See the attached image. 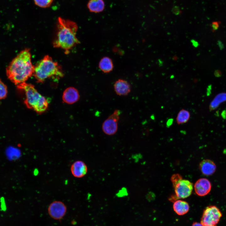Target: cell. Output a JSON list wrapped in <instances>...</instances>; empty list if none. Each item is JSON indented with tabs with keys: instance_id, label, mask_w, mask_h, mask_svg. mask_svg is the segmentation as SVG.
<instances>
[{
	"instance_id": "3957f363",
	"label": "cell",
	"mask_w": 226,
	"mask_h": 226,
	"mask_svg": "<svg viewBox=\"0 0 226 226\" xmlns=\"http://www.w3.org/2000/svg\"><path fill=\"white\" fill-rule=\"evenodd\" d=\"M33 75L38 82H42L51 78H62L64 74L58 64L46 55L34 66Z\"/></svg>"
},
{
	"instance_id": "8992f818",
	"label": "cell",
	"mask_w": 226,
	"mask_h": 226,
	"mask_svg": "<svg viewBox=\"0 0 226 226\" xmlns=\"http://www.w3.org/2000/svg\"><path fill=\"white\" fill-rule=\"evenodd\" d=\"M120 114L119 110H116L104 121L102 128L103 132L106 134L112 135L116 133Z\"/></svg>"
},
{
	"instance_id": "4fadbf2b",
	"label": "cell",
	"mask_w": 226,
	"mask_h": 226,
	"mask_svg": "<svg viewBox=\"0 0 226 226\" xmlns=\"http://www.w3.org/2000/svg\"><path fill=\"white\" fill-rule=\"evenodd\" d=\"M79 98V95L78 90L73 87L67 88L63 94V100L68 104H73L77 101Z\"/></svg>"
},
{
	"instance_id": "2e32d148",
	"label": "cell",
	"mask_w": 226,
	"mask_h": 226,
	"mask_svg": "<svg viewBox=\"0 0 226 226\" xmlns=\"http://www.w3.org/2000/svg\"><path fill=\"white\" fill-rule=\"evenodd\" d=\"M99 67L102 72L105 73L110 72L113 69V65L111 60L108 57L102 58L99 63Z\"/></svg>"
},
{
	"instance_id": "7a4b0ae2",
	"label": "cell",
	"mask_w": 226,
	"mask_h": 226,
	"mask_svg": "<svg viewBox=\"0 0 226 226\" xmlns=\"http://www.w3.org/2000/svg\"><path fill=\"white\" fill-rule=\"evenodd\" d=\"M57 31L53 43L55 48H61L68 53L69 51L79 43L76 37L78 29L75 22L59 17L57 22Z\"/></svg>"
},
{
	"instance_id": "e0dca14e",
	"label": "cell",
	"mask_w": 226,
	"mask_h": 226,
	"mask_svg": "<svg viewBox=\"0 0 226 226\" xmlns=\"http://www.w3.org/2000/svg\"><path fill=\"white\" fill-rule=\"evenodd\" d=\"M226 101V93H221L216 95L211 102L209 109L210 110H213L217 109L220 104Z\"/></svg>"
},
{
	"instance_id": "30bf717a",
	"label": "cell",
	"mask_w": 226,
	"mask_h": 226,
	"mask_svg": "<svg viewBox=\"0 0 226 226\" xmlns=\"http://www.w3.org/2000/svg\"><path fill=\"white\" fill-rule=\"evenodd\" d=\"M70 170L73 176L77 178H81L87 174L88 167L83 161L77 160L72 164Z\"/></svg>"
},
{
	"instance_id": "484cf974",
	"label": "cell",
	"mask_w": 226,
	"mask_h": 226,
	"mask_svg": "<svg viewBox=\"0 0 226 226\" xmlns=\"http://www.w3.org/2000/svg\"><path fill=\"white\" fill-rule=\"evenodd\" d=\"M158 62L159 63V66H161L163 64V62L161 60H158Z\"/></svg>"
},
{
	"instance_id": "8fae6325",
	"label": "cell",
	"mask_w": 226,
	"mask_h": 226,
	"mask_svg": "<svg viewBox=\"0 0 226 226\" xmlns=\"http://www.w3.org/2000/svg\"><path fill=\"white\" fill-rule=\"evenodd\" d=\"M114 89L116 94L119 96L126 95L131 90L129 83L126 81L122 79H119L115 82Z\"/></svg>"
},
{
	"instance_id": "5bb4252c",
	"label": "cell",
	"mask_w": 226,
	"mask_h": 226,
	"mask_svg": "<svg viewBox=\"0 0 226 226\" xmlns=\"http://www.w3.org/2000/svg\"><path fill=\"white\" fill-rule=\"evenodd\" d=\"M87 6L90 12L99 13L104 10L105 4L103 0H89Z\"/></svg>"
},
{
	"instance_id": "d6986e66",
	"label": "cell",
	"mask_w": 226,
	"mask_h": 226,
	"mask_svg": "<svg viewBox=\"0 0 226 226\" xmlns=\"http://www.w3.org/2000/svg\"><path fill=\"white\" fill-rule=\"evenodd\" d=\"M53 1L54 0H34V3L36 5L42 8L49 7Z\"/></svg>"
},
{
	"instance_id": "44dd1931",
	"label": "cell",
	"mask_w": 226,
	"mask_h": 226,
	"mask_svg": "<svg viewBox=\"0 0 226 226\" xmlns=\"http://www.w3.org/2000/svg\"><path fill=\"white\" fill-rule=\"evenodd\" d=\"M182 177L181 175L178 174H175L171 177V181L173 185L177 183L180 180L182 179Z\"/></svg>"
},
{
	"instance_id": "6da1fadb",
	"label": "cell",
	"mask_w": 226,
	"mask_h": 226,
	"mask_svg": "<svg viewBox=\"0 0 226 226\" xmlns=\"http://www.w3.org/2000/svg\"><path fill=\"white\" fill-rule=\"evenodd\" d=\"M34 66L32 63L29 49L21 51L6 68L8 78L17 86L24 83L33 75Z\"/></svg>"
},
{
	"instance_id": "7402d4cb",
	"label": "cell",
	"mask_w": 226,
	"mask_h": 226,
	"mask_svg": "<svg viewBox=\"0 0 226 226\" xmlns=\"http://www.w3.org/2000/svg\"><path fill=\"white\" fill-rule=\"evenodd\" d=\"M191 43L192 45L195 47H196L198 46V42L195 40L194 39H192L191 40Z\"/></svg>"
},
{
	"instance_id": "7c38bea8",
	"label": "cell",
	"mask_w": 226,
	"mask_h": 226,
	"mask_svg": "<svg viewBox=\"0 0 226 226\" xmlns=\"http://www.w3.org/2000/svg\"><path fill=\"white\" fill-rule=\"evenodd\" d=\"M199 168L203 174L206 176H210L215 172L216 167L214 163L212 160L206 159L201 162Z\"/></svg>"
},
{
	"instance_id": "603a6c76",
	"label": "cell",
	"mask_w": 226,
	"mask_h": 226,
	"mask_svg": "<svg viewBox=\"0 0 226 226\" xmlns=\"http://www.w3.org/2000/svg\"><path fill=\"white\" fill-rule=\"evenodd\" d=\"M212 27L214 29H217L218 27V24L217 22H214L212 24Z\"/></svg>"
},
{
	"instance_id": "9a60e30c",
	"label": "cell",
	"mask_w": 226,
	"mask_h": 226,
	"mask_svg": "<svg viewBox=\"0 0 226 226\" xmlns=\"http://www.w3.org/2000/svg\"><path fill=\"white\" fill-rule=\"evenodd\" d=\"M173 207L174 211L179 215L186 214L189 209L188 203L186 201L181 200L175 201L174 202Z\"/></svg>"
},
{
	"instance_id": "52a82bcc",
	"label": "cell",
	"mask_w": 226,
	"mask_h": 226,
	"mask_svg": "<svg viewBox=\"0 0 226 226\" xmlns=\"http://www.w3.org/2000/svg\"><path fill=\"white\" fill-rule=\"evenodd\" d=\"M176 198H185L189 196L193 190V184L189 180L182 179L173 185Z\"/></svg>"
},
{
	"instance_id": "ba28073f",
	"label": "cell",
	"mask_w": 226,
	"mask_h": 226,
	"mask_svg": "<svg viewBox=\"0 0 226 226\" xmlns=\"http://www.w3.org/2000/svg\"><path fill=\"white\" fill-rule=\"evenodd\" d=\"M67 210L65 205L62 202L55 201L50 205L48 212L50 216L55 219H60L65 215Z\"/></svg>"
},
{
	"instance_id": "ffe728a7",
	"label": "cell",
	"mask_w": 226,
	"mask_h": 226,
	"mask_svg": "<svg viewBox=\"0 0 226 226\" xmlns=\"http://www.w3.org/2000/svg\"><path fill=\"white\" fill-rule=\"evenodd\" d=\"M7 93V86L0 79V100L5 98Z\"/></svg>"
},
{
	"instance_id": "ac0fdd59",
	"label": "cell",
	"mask_w": 226,
	"mask_h": 226,
	"mask_svg": "<svg viewBox=\"0 0 226 226\" xmlns=\"http://www.w3.org/2000/svg\"><path fill=\"white\" fill-rule=\"evenodd\" d=\"M190 117V113L187 110L182 109L178 112L176 117V121L178 124L186 123Z\"/></svg>"
},
{
	"instance_id": "5b68a950",
	"label": "cell",
	"mask_w": 226,
	"mask_h": 226,
	"mask_svg": "<svg viewBox=\"0 0 226 226\" xmlns=\"http://www.w3.org/2000/svg\"><path fill=\"white\" fill-rule=\"evenodd\" d=\"M222 216L219 208L215 206H209L204 210L201 223L204 226H217Z\"/></svg>"
},
{
	"instance_id": "9c48e42d",
	"label": "cell",
	"mask_w": 226,
	"mask_h": 226,
	"mask_svg": "<svg viewBox=\"0 0 226 226\" xmlns=\"http://www.w3.org/2000/svg\"><path fill=\"white\" fill-rule=\"evenodd\" d=\"M194 188L196 194L200 196L207 195L210 192L211 185L209 181L205 178H201L195 183Z\"/></svg>"
},
{
	"instance_id": "cb8c5ba5",
	"label": "cell",
	"mask_w": 226,
	"mask_h": 226,
	"mask_svg": "<svg viewBox=\"0 0 226 226\" xmlns=\"http://www.w3.org/2000/svg\"><path fill=\"white\" fill-rule=\"evenodd\" d=\"M191 226H204L201 223L197 222L194 223Z\"/></svg>"
},
{
	"instance_id": "d4e9b609",
	"label": "cell",
	"mask_w": 226,
	"mask_h": 226,
	"mask_svg": "<svg viewBox=\"0 0 226 226\" xmlns=\"http://www.w3.org/2000/svg\"><path fill=\"white\" fill-rule=\"evenodd\" d=\"M172 122H173V120H171V119H170V120H168V121L167 123V125L168 126H170L172 124Z\"/></svg>"
},
{
	"instance_id": "277c9868",
	"label": "cell",
	"mask_w": 226,
	"mask_h": 226,
	"mask_svg": "<svg viewBox=\"0 0 226 226\" xmlns=\"http://www.w3.org/2000/svg\"><path fill=\"white\" fill-rule=\"evenodd\" d=\"M17 87L24 91L26 96L24 103L28 108L32 109L39 113L43 112L46 110L48 106L47 100L33 85L25 82Z\"/></svg>"
}]
</instances>
